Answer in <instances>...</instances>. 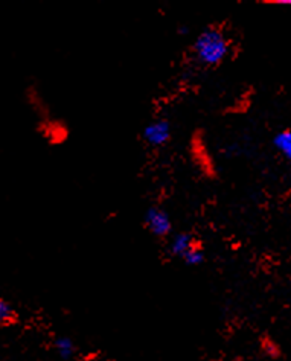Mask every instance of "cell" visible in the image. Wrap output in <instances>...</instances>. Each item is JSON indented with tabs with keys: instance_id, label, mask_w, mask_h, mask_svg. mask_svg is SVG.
I'll list each match as a JSON object with an SVG mask.
<instances>
[{
	"instance_id": "1",
	"label": "cell",
	"mask_w": 291,
	"mask_h": 361,
	"mask_svg": "<svg viewBox=\"0 0 291 361\" xmlns=\"http://www.w3.org/2000/svg\"><path fill=\"white\" fill-rule=\"evenodd\" d=\"M230 54V40L221 26H208L192 43V55L204 68H217Z\"/></svg>"
},
{
	"instance_id": "2",
	"label": "cell",
	"mask_w": 291,
	"mask_h": 361,
	"mask_svg": "<svg viewBox=\"0 0 291 361\" xmlns=\"http://www.w3.org/2000/svg\"><path fill=\"white\" fill-rule=\"evenodd\" d=\"M190 156L194 166L200 171L206 178H217L218 177V168L215 164V159L209 151L208 142L204 139V133L202 130H197L190 142Z\"/></svg>"
},
{
	"instance_id": "3",
	"label": "cell",
	"mask_w": 291,
	"mask_h": 361,
	"mask_svg": "<svg viewBox=\"0 0 291 361\" xmlns=\"http://www.w3.org/2000/svg\"><path fill=\"white\" fill-rule=\"evenodd\" d=\"M144 224L156 238H168L173 232V220L170 214L159 206L147 209L144 214Z\"/></svg>"
},
{
	"instance_id": "4",
	"label": "cell",
	"mask_w": 291,
	"mask_h": 361,
	"mask_svg": "<svg viewBox=\"0 0 291 361\" xmlns=\"http://www.w3.org/2000/svg\"><path fill=\"white\" fill-rule=\"evenodd\" d=\"M171 137H173L171 122L165 118H159L148 122L142 131V139L148 145L156 147V148L170 144Z\"/></svg>"
},
{
	"instance_id": "5",
	"label": "cell",
	"mask_w": 291,
	"mask_h": 361,
	"mask_svg": "<svg viewBox=\"0 0 291 361\" xmlns=\"http://www.w3.org/2000/svg\"><path fill=\"white\" fill-rule=\"evenodd\" d=\"M40 131L52 145H60L69 137V128L66 127V123L51 118L40 122Z\"/></svg>"
},
{
	"instance_id": "6",
	"label": "cell",
	"mask_w": 291,
	"mask_h": 361,
	"mask_svg": "<svg viewBox=\"0 0 291 361\" xmlns=\"http://www.w3.org/2000/svg\"><path fill=\"white\" fill-rule=\"evenodd\" d=\"M194 241H195V238L191 233H187V232L177 233L173 236L170 244H168V253H170L171 256H175V258H182Z\"/></svg>"
},
{
	"instance_id": "7",
	"label": "cell",
	"mask_w": 291,
	"mask_h": 361,
	"mask_svg": "<svg viewBox=\"0 0 291 361\" xmlns=\"http://www.w3.org/2000/svg\"><path fill=\"white\" fill-rule=\"evenodd\" d=\"M204 249L200 241H194L191 244L190 249H187V252L182 256V259L186 265H191V267H197V265H200L204 262Z\"/></svg>"
},
{
	"instance_id": "8",
	"label": "cell",
	"mask_w": 291,
	"mask_h": 361,
	"mask_svg": "<svg viewBox=\"0 0 291 361\" xmlns=\"http://www.w3.org/2000/svg\"><path fill=\"white\" fill-rule=\"evenodd\" d=\"M273 147L279 154H283L287 160L291 159V131L290 128H285L279 131L273 137Z\"/></svg>"
},
{
	"instance_id": "9",
	"label": "cell",
	"mask_w": 291,
	"mask_h": 361,
	"mask_svg": "<svg viewBox=\"0 0 291 361\" xmlns=\"http://www.w3.org/2000/svg\"><path fill=\"white\" fill-rule=\"evenodd\" d=\"M54 348L57 350V354L63 360H70L75 353H77V348H75L73 340L69 337H58L54 341Z\"/></svg>"
},
{
	"instance_id": "10",
	"label": "cell",
	"mask_w": 291,
	"mask_h": 361,
	"mask_svg": "<svg viewBox=\"0 0 291 361\" xmlns=\"http://www.w3.org/2000/svg\"><path fill=\"white\" fill-rule=\"evenodd\" d=\"M17 319V314L14 308L9 305V303L4 299H0V325L6 326V325H11Z\"/></svg>"
},
{
	"instance_id": "11",
	"label": "cell",
	"mask_w": 291,
	"mask_h": 361,
	"mask_svg": "<svg viewBox=\"0 0 291 361\" xmlns=\"http://www.w3.org/2000/svg\"><path fill=\"white\" fill-rule=\"evenodd\" d=\"M262 350H264V353H266L268 357H271V358H276V357L280 355L279 346L275 343L273 340H270V338H264V340H262Z\"/></svg>"
},
{
	"instance_id": "12",
	"label": "cell",
	"mask_w": 291,
	"mask_h": 361,
	"mask_svg": "<svg viewBox=\"0 0 291 361\" xmlns=\"http://www.w3.org/2000/svg\"><path fill=\"white\" fill-rule=\"evenodd\" d=\"M178 32H180V34H187V32H190V30H187V27H186V26H182V30H180V31H178Z\"/></svg>"
}]
</instances>
